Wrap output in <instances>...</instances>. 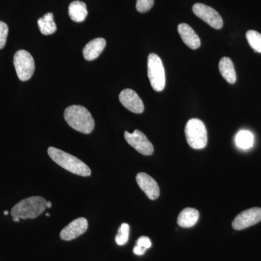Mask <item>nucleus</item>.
Segmentation results:
<instances>
[{"label":"nucleus","instance_id":"obj_23","mask_svg":"<svg viewBox=\"0 0 261 261\" xmlns=\"http://www.w3.org/2000/svg\"><path fill=\"white\" fill-rule=\"evenodd\" d=\"M9 28L4 22L0 21V49L5 47L7 42Z\"/></svg>","mask_w":261,"mask_h":261},{"label":"nucleus","instance_id":"obj_16","mask_svg":"<svg viewBox=\"0 0 261 261\" xmlns=\"http://www.w3.org/2000/svg\"><path fill=\"white\" fill-rule=\"evenodd\" d=\"M68 14L70 19L77 23H82L88 15L87 5L82 1L72 2L68 7Z\"/></svg>","mask_w":261,"mask_h":261},{"label":"nucleus","instance_id":"obj_13","mask_svg":"<svg viewBox=\"0 0 261 261\" xmlns=\"http://www.w3.org/2000/svg\"><path fill=\"white\" fill-rule=\"evenodd\" d=\"M178 32L184 43L191 48L192 49H197L200 47L201 42L194 29L187 23H181L178 25Z\"/></svg>","mask_w":261,"mask_h":261},{"label":"nucleus","instance_id":"obj_21","mask_svg":"<svg viewBox=\"0 0 261 261\" xmlns=\"http://www.w3.org/2000/svg\"><path fill=\"white\" fill-rule=\"evenodd\" d=\"M129 236V225L123 223L118 229V234L116 237V242L118 245H124L128 243Z\"/></svg>","mask_w":261,"mask_h":261},{"label":"nucleus","instance_id":"obj_8","mask_svg":"<svg viewBox=\"0 0 261 261\" xmlns=\"http://www.w3.org/2000/svg\"><path fill=\"white\" fill-rule=\"evenodd\" d=\"M124 137L126 142L140 154L149 156L153 153L152 144L141 130L137 129L133 133L125 132Z\"/></svg>","mask_w":261,"mask_h":261},{"label":"nucleus","instance_id":"obj_6","mask_svg":"<svg viewBox=\"0 0 261 261\" xmlns=\"http://www.w3.org/2000/svg\"><path fill=\"white\" fill-rule=\"evenodd\" d=\"M13 63L19 80L27 82L35 71V63L32 55L25 50H18L13 58Z\"/></svg>","mask_w":261,"mask_h":261},{"label":"nucleus","instance_id":"obj_14","mask_svg":"<svg viewBox=\"0 0 261 261\" xmlns=\"http://www.w3.org/2000/svg\"><path fill=\"white\" fill-rule=\"evenodd\" d=\"M106 46V39L102 38H97L90 41L83 49L84 58L88 61L97 59L104 50Z\"/></svg>","mask_w":261,"mask_h":261},{"label":"nucleus","instance_id":"obj_7","mask_svg":"<svg viewBox=\"0 0 261 261\" xmlns=\"http://www.w3.org/2000/svg\"><path fill=\"white\" fill-rule=\"evenodd\" d=\"M192 11L198 18L202 19L212 28L221 29L224 25L221 15L211 7L202 3H196L192 7Z\"/></svg>","mask_w":261,"mask_h":261},{"label":"nucleus","instance_id":"obj_1","mask_svg":"<svg viewBox=\"0 0 261 261\" xmlns=\"http://www.w3.org/2000/svg\"><path fill=\"white\" fill-rule=\"evenodd\" d=\"M65 121L73 129L81 133H92L94 128V121L87 108L82 106H71L65 110Z\"/></svg>","mask_w":261,"mask_h":261},{"label":"nucleus","instance_id":"obj_9","mask_svg":"<svg viewBox=\"0 0 261 261\" xmlns=\"http://www.w3.org/2000/svg\"><path fill=\"white\" fill-rule=\"evenodd\" d=\"M261 221V208L252 207L239 214L232 222L235 230H243Z\"/></svg>","mask_w":261,"mask_h":261},{"label":"nucleus","instance_id":"obj_2","mask_svg":"<svg viewBox=\"0 0 261 261\" xmlns=\"http://www.w3.org/2000/svg\"><path fill=\"white\" fill-rule=\"evenodd\" d=\"M47 152L55 163L66 171L81 176H91L92 171L89 166L75 156L53 147H49Z\"/></svg>","mask_w":261,"mask_h":261},{"label":"nucleus","instance_id":"obj_27","mask_svg":"<svg viewBox=\"0 0 261 261\" xmlns=\"http://www.w3.org/2000/svg\"><path fill=\"white\" fill-rule=\"evenodd\" d=\"M13 221H15V222H19V221H20V219H18V218H13Z\"/></svg>","mask_w":261,"mask_h":261},{"label":"nucleus","instance_id":"obj_18","mask_svg":"<svg viewBox=\"0 0 261 261\" xmlns=\"http://www.w3.org/2000/svg\"><path fill=\"white\" fill-rule=\"evenodd\" d=\"M39 30L43 35H51L57 31V25L54 21V17L51 13H48L38 20Z\"/></svg>","mask_w":261,"mask_h":261},{"label":"nucleus","instance_id":"obj_20","mask_svg":"<svg viewBox=\"0 0 261 261\" xmlns=\"http://www.w3.org/2000/svg\"><path fill=\"white\" fill-rule=\"evenodd\" d=\"M247 42L257 53H261V34L256 31L250 30L246 33Z\"/></svg>","mask_w":261,"mask_h":261},{"label":"nucleus","instance_id":"obj_15","mask_svg":"<svg viewBox=\"0 0 261 261\" xmlns=\"http://www.w3.org/2000/svg\"><path fill=\"white\" fill-rule=\"evenodd\" d=\"M199 211L192 207H186L180 213L177 219L178 225L183 228H190L198 221Z\"/></svg>","mask_w":261,"mask_h":261},{"label":"nucleus","instance_id":"obj_26","mask_svg":"<svg viewBox=\"0 0 261 261\" xmlns=\"http://www.w3.org/2000/svg\"><path fill=\"white\" fill-rule=\"evenodd\" d=\"M47 205V208H49V207H51V202L48 201V202H47V205Z\"/></svg>","mask_w":261,"mask_h":261},{"label":"nucleus","instance_id":"obj_28","mask_svg":"<svg viewBox=\"0 0 261 261\" xmlns=\"http://www.w3.org/2000/svg\"><path fill=\"white\" fill-rule=\"evenodd\" d=\"M8 214H9V212H8V211H4V214L5 215V216H7V215H8Z\"/></svg>","mask_w":261,"mask_h":261},{"label":"nucleus","instance_id":"obj_10","mask_svg":"<svg viewBox=\"0 0 261 261\" xmlns=\"http://www.w3.org/2000/svg\"><path fill=\"white\" fill-rule=\"evenodd\" d=\"M88 229V221L85 218L73 220L68 226L62 230L60 237L65 241L75 240L83 234Z\"/></svg>","mask_w":261,"mask_h":261},{"label":"nucleus","instance_id":"obj_5","mask_svg":"<svg viewBox=\"0 0 261 261\" xmlns=\"http://www.w3.org/2000/svg\"><path fill=\"white\" fill-rule=\"evenodd\" d=\"M147 75L151 87L155 92H162L166 86L164 67L161 58L151 53L147 58Z\"/></svg>","mask_w":261,"mask_h":261},{"label":"nucleus","instance_id":"obj_4","mask_svg":"<svg viewBox=\"0 0 261 261\" xmlns=\"http://www.w3.org/2000/svg\"><path fill=\"white\" fill-rule=\"evenodd\" d=\"M187 143L195 149L205 148L207 143V132L205 123L198 118H192L185 126Z\"/></svg>","mask_w":261,"mask_h":261},{"label":"nucleus","instance_id":"obj_3","mask_svg":"<svg viewBox=\"0 0 261 261\" xmlns=\"http://www.w3.org/2000/svg\"><path fill=\"white\" fill-rule=\"evenodd\" d=\"M47 201L40 196H33L24 199L12 208L13 218L20 219H34L44 212L47 208Z\"/></svg>","mask_w":261,"mask_h":261},{"label":"nucleus","instance_id":"obj_17","mask_svg":"<svg viewBox=\"0 0 261 261\" xmlns=\"http://www.w3.org/2000/svg\"><path fill=\"white\" fill-rule=\"evenodd\" d=\"M220 73L228 83L234 84L237 81L236 72L233 67V62L228 57H224L219 62Z\"/></svg>","mask_w":261,"mask_h":261},{"label":"nucleus","instance_id":"obj_24","mask_svg":"<svg viewBox=\"0 0 261 261\" xmlns=\"http://www.w3.org/2000/svg\"><path fill=\"white\" fill-rule=\"evenodd\" d=\"M136 245L142 247V248L145 249V250H147V249L150 248L151 246H152V243H151V240H149V238L142 236L140 237V238L137 240V245Z\"/></svg>","mask_w":261,"mask_h":261},{"label":"nucleus","instance_id":"obj_29","mask_svg":"<svg viewBox=\"0 0 261 261\" xmlns=\"http://www.w3.org/2000/svg\"><path fill=\"white\" fill-rule=\"evenodd\" d=\"M46 216H47V217H50V215H49V213H47V214H46Z\"/></svg>","mask_w":261,"mask_h":261},{"label":"nucleus","instance_id":"obj_25","mask_svg":"<svg viewBox=\"0 0 261 261\" xmlns=\"http://www.w3.org/2000/svg\"><path fill=\"white\" fill-rule=\"evenodd\" d=\"M134 253L137 255H143L145 253L146 250L145 249L142 248V247L137 246L136 245L135 247H134L133 250Z\"/></svg>","mask_w":261,"mask_h":261},{"label":"nucleus","instance_id":"obj_11","mask_svg":"<svg viewBox=\"0 0 261 261\" xmlns=\"http://www.w3.org/2000/svg\"><path fill=\"white\" fill-rule=\"evenodd\" d=\"M119 100L130 112L140 114L145 110V106L142 99L132 89H126L122 91L119 94Z\"/></svg>","mask_w":261,"mask_h":261},{"label":"nucleus","instance_id":"obj_19","mask_svg":"<svg viewBox=\"0 0 261 261\" xmlns=\"http://www.w3.org/2000/svg\"><path fill=\"white\" fill-rule=\"evenodd\" d=\"M254 137L248 130H240L236 136V143L240 148L249 149L253 145Z\"/></svg>","mask_w":261,"mask_h":261},{"label":"nucleus","instance_id":"obj_12","mask_svg":"<svg viewBox=\"0 0 261 261\" xmlns=\"http://www.w3.org/2000/svg\"><path fill=\"white\" fill-rule=\"evenodd\" d=\"M136 181L141 190L145 192L150 200H156L160 195V188L153 178L145 173H139L136 176Z\"/></svg>","mask_w":261,"mask_h":261},{"label":"nucleus","instance_id":"obj_22","mask_svg":"<svg viewBox=\"0 0 261 261\" xmlns=\"http://www.w3.org/2000/svg\"><path fill=\"white\" fill-rule=\"evenodd\" d=\"M154 0H137L136 8L139 13H145L153 7Z\"/></svg>","mask_w":261,"mask_h":261}]
</instances>
